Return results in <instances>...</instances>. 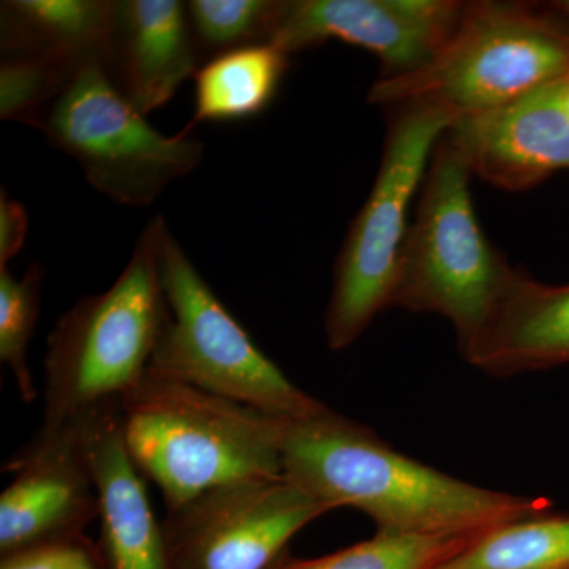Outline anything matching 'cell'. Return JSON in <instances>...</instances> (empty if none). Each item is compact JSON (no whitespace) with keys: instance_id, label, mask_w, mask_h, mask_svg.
<instances>
[{"instance_id":"cell-11","label":"cell","mask_w":569,"mask_h":569,"mask_svg":"<svg viewBox=\"0 0 569 569\" xmlns=\"http://www.w3.org/2000/svg\"><path fill=\"white\" fill-rule=\"evenodd\" d=\"M3 470L13 479L0 497V553L82 535L99 518V492L80 422L39 432Z\"/></svg>"},{"instance_id":"cell-3","label":"cell","mask_w":569,"mask_h":569,"mask_svg":"<svg viewBox=\"0 0 569 569\" xmlns=\"http://www.w3.org/2000/svg\"><path fill=\"white\" fill-rule=\"evenodd\" d=\"M119 410L130 459L168 511L231 482L283 477V418L149 373Z\"/></svg>"},{"instance_id":"cell-20","label":"cell","mask_w":569,"mask_h":569,"mask_svg":"<svg viewBox=\"0 0 569 569\" xmlns=\"http://www.w3.org/2000/svg\"><path fill=\"white\" fill-rule=\"evenodd\" d=\"M81 70L44 56L2 52L0 119L40 130L51 104L67 91Z\"/></svg>"},{"instance_id":"cell-14","label":"cell","mask_w":569,"mask_h":569,"mask_svg":"<svg viewBox=\"0 0 569 569\" xmlns=\"http://www.w3.org/2000/svg\"><path fill=\"white\" fill-rule=\"evenodd\" d=\"M186 2L116 0L110 71L142 114L160 110L201 67Z\"/></svg>"},{"instance_id":"cell-26","label":"cell","mask_w":569,"mask_h":569,"mask_svg":"<svg viewBox=\"0 0 569 569\" xmlns=\"http://www.w3.org/2000/svg\"><path fill=\"white\" fill-rule=\"evenodd\" d=\"M553 9H557L560 11L563 17H567L569 20V0H560V2L553 3Z\"/></svg>"},{"instance_id":"cell-1","label":"cell","mask_w":569,"mask_h":569,"mask_svg":"<svg viewBox=\"0 0 569 569\" xmlns=\"http://www.w3.org/2000/svg\"><path fill=\"white\" fill-rule=\"evenodd\" d=\"M280 455L288 481L331 509H361L377 530L477 537L546 507L441 473L331 410L282 419Z\"/></svg>"},{"instance_id":"cell-2","label":"cell","mask_w":569,"mask_h":569,"mask_svg":"<svg viewBox=\"0 0 569 569\" xmlns=\"http://www.w3.org/2000/svg\"><path fill=\"white\" fill-rule=\"evenodd\" d=\"M168 228L153 216L110 290L67 310L43 358V425L58 427L103 403L121 402L141 383L170 318L163 287Z\"/></svg>"},{"instance_id":"cell-21","label":"cell","mask_w":569,"mask_h":569,"mask_svg":"<svg viewBox=\"0 0 569 569\" xmlns=\"http://www.w3.org/2000/svg\"><path fill=\"white\" fill-rule=\"evenodd\" d=\"M44 269L40 261L29 266L21 279L11 274L9 266L0 268V361L9 366L24 402L39 396L28 348L39 320Z\"/></svg>"},{"instance_id":"cell-17","label":"cell","mask_w":569,"mask_h":569,"mask_svg":"<svg viewBox=\"0 0 569 569\" xmlns=\"http://www.w3.org/2000/svg\"><path fill=\"white\" fill-rule=\"evenodd\" d=\"M290 54L271 43L213 56L194 74V112L201 122H239L261 114L276 99Z\"/></svg>"},{"instance_id":"cell-15","label":"cell","mask_w":569,"mask_h":569,"mask_svg":"<svg viewBox=\"0 0 569 569\" xmlns=\"http://www.w3.org/2000/svg\"><path fill=\"white\" fill-rule=\"evenodd\" d=\"M462 353L497 377L569 365V284L537 282L512 269L488 321Z\"/></svg>"},{"instance_id":"cell-7","label":"cell","mask_w":569,"mask_h":569,"mask_svg":"<svg viewBox=\"0 0 569 569\" xmlns=\"http://www.w3.org/2000/svg\"><path fill=\"white\" fill-rule=\"evenodd\" d=\"M162 264L170 318L149 376L189 385L269 417L302 419L329 410L254 346L170 230L163 239Z\"/></svg>"},{"instance_id":"cell-25","label":"cell","mask_w":569,"mask_h":569,"mask_svg":"<svg viewBox=\"0 0 569 569\" xmlns=\"http://www.w3.org/2000/svg\"><path fill=\"white\" fill-rule=\"evenodd\" d=\"M560 97L565 111L569 116V71L565 77L560 78Z\"/></svg>"},{"instance_id":"cell-10","label":"cell","mask_w":569,"mask_h":569,"mask_svg":"<svg viewBox=\"0 0 569 569\" xmlns=\"http://www.w3.org/2000/svg\"><path fill=\"white\" fill-rule=\"evenodd\" d=\"M459 0H279L268 43L287 54L337 40L373 52L381 78L436 58L462 17Z\"/></svg>"},{"instance_id":"cell-22","label":"cell","mask_w":569,"mask_h":569,"mask_svg":"<svg viewBox=\"0 0 569 569\" xmlns=\"http://www.w3.org/2000/svg\"><path fill=\"white\" fill-rule=\"evenodd\" d=\"M201 56L268 43L279 0H190L186 2Z\"/></svg>"},{"instance_id":"cell-4","label":"cell","mask_w":569,"mask_h":569,"mask_svg":"<svg viewBox=\"0 0 569 569\" xmlns=\"http://www.w3.org/2000/svg\"><path fill=\"white\" fill-rule=\"evenodd\" d=\"M569 71V29L527 2H466L436 58L402 77L378 78L369 102H426L456 118L503 107Z\"/></svg>"},{"instance_id":"cell-23","label":"cell","mask_w":569,"mask_h":569,"mask_svg":"<svg viewBox=\"0 0 569 569\" xmlns=\"http://www.w3.org/2000/svg\"><path fill=\"white\" fill-rule=\"evenodd\" d=\"M0 569H110L84 533L2 556Z\"/></svg>"},{"instance_id":"cell-12","label":"cell","mask_w":569,"mask_h":569,"mask_svg":"<svg viewBox=\"0 0 569 569\" xmlns=\"http://www.w3.org/2000/svg\"><path fill=\"white\" fill-rule=\"evenodd\" d=\"M471 176L509 192L569 170V116L560 80L493 110L459 118L445 133Z\"/></svg>"},{"instance_id":"cell-9","label":"cell","mask_w":569,"mask_h":569,"mask_svg":"<svg viewBox=\"0 0 569 569\" xmlns=\"http://www.w3.org/2000/svg\"><path fill=\"white\" fill-rule=\"evenodd\" d=\"M329 511L284 477L231 482L168 511V557L173 569H271L290 539Z\"/></svg>"},{"instance_id":"cell-19","label":"cell","mask_w":569,"mask_h":569,"mask_svg":"<svg viewBox=\"0 0 569 569\" xmlns=\"http://www.w3.org/2000/svg\"><path fill=\"white\" fill-rule=\"evenodd\" d=\"M477 537L377 530L372 538L320 559L287 560L282 556L271 569H433Z\"/></svg>"},{"instance_id":"cell-5","label":"cell","mask_w":569,"mask_h":569,"mask_svg":"<svg viewBox=\"0 0 569 569\" xmlns=\"http://www.w3.org/2000/svg\"><path fill=\"white\" fill-rule=\"evenodd\" d=\"M470 179L443 134L419 190L391 301V307L447 318L460 350L481 331L512 272L479 224Z\"/></svg>"},{"instance_id":"cell-24","label":"cell","mask_w":569,"mask_h":569,"mask_svg":"<svg viewBox=\"0 0 569 569\" xmlns=\"http://www.w3.org/2000/svg\"><path fill=\"white\" fill-rule=\"evenodd\" d=\"M29 217L20 201L11 200L2 190L0 197V268L9 266L28 238Z\"/></svg>"},{"instance_id":"cell-16","label":"cell","mask_w":569,"mask_h":569,"mask_svg":"<svg viewBox=\"0 0 569 569\" xmlns=\"http://www.w3.org/2000/svg\"><path fill=\"white\" fill-rule=\"evenodd\" d=\"M114 0H3L0 50L110 71Z\"/></svg>"},{"instance_id":"cell-6","label":"cell","mask_w":569,"mask_h":569,"mask_svg":"<svg viewBox=\"0 0 569 569\" xmlns=\"http://www.w3.org/2000/svg\"><path fill=\"white\" fill-rule=\"evenodd\" d=\"M372 190L337 257L325 313L331 350L353 346L381 310L391 307L411 204L438 142L458 118L426 102L395 104Z\"/></svg>"},{"instance_id":"cell-13","label":"cell","mask_w":569,"mask_h":569,"mask_svg":"<svg viewBox=\"0 0 569 569\" xmlns=\"http://www.w3.org/2000/svg\"><path fill=\"white\" fill-rule=\"evenodd\" d=\"M119 403L77 418L99 492L102 553L110 569H173L162 522L123 441Z\"/></svg>"},{"instance_id":"cell-8","label":"cell","mask_w":569,"mask_h":569,"mask_svg":"<svg viewBox=\"0 0 569 569\" xmlns=\"http://www.w3.org/2000/svg\"><path fill=\"white\" fill-rule=\"evenodd\" d=\"M40 130L52 148L77 160L93 189L130 208L152 204L204 153L189 127L173 137L153 129L100 63L74 77Z\"/></svg>"},{"instance_id":"cell-18","label":"cell","mask_w":569,"mask_h":569,"mask_svg":"<svg viewBox=\"0 0 569 569\" xmlns=\"http://www.w3.org/2000/svg\"><path fill=\"white\" fill-rule=\"evenodd\" d=\"M433 569H569V516L509 520Z\"/></svg>"}]
</instances>
